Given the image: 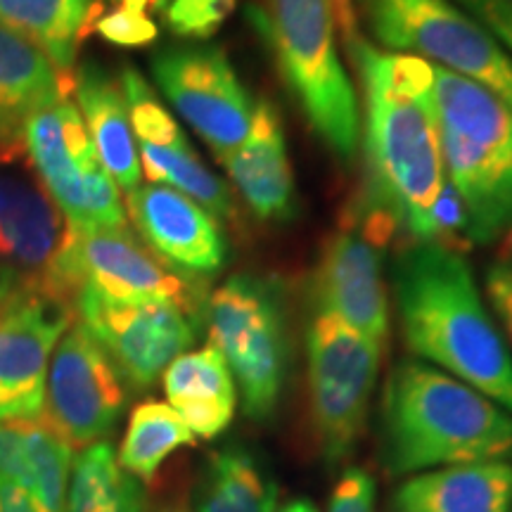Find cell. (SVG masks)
<instances>
[{
    "mask_svg": "<svg viewBox=\"0 0 512 512\" xmlns=\"http://www.w3.org/2000/svg\"><path fill=\"white\" fill-rule=\"evenodd\" d=\"M363 95L366 188L354 216L384 247L396 235L422 242L446 185L434 67L418 55L382 50L358 34L344 43Z\"/></svg>",
    "mask_w": 512,
    "mask_h": 512,
    "instance_id": "6da1fadb",
    "label": "cell"
},
{
    "mask_svg": "<svg viewBox=\"0 0 512 512\" xmlns=\"http://www.w3.org/2000/svg\"><path fill=\"white\" fill-rule=\"evenodd\" d=\"M394 297L411 354L512 415V354L465 256L434 242H408L394 261Z\"/></svg>",
    "mask_w": 512,
    "mask_h": 512,
    "instance_id": "7a4b0ae2",
    "label": "cell"
},
{
    "mask_svg": "<svg viewBox=\"0 0 512 512\" xmlns=\"http://www.w3.org/2000/svg\"><path fill=\"white\" fill-rule=\"evenodd\" d=\"M382 441L394 475L503 460L512 415L430 363L403 361L384 387Z\"/></svg>",
    "mask_w": 512,
    "mask_h": 512,
    "instance_id": "3957f363",
    "label": "cell"
},
{
    "mask_svg": "<svg viewBox=\"0 0 512 512\" xmlns=\"http://www.w3.org/2000/svg\"><path fill=\"white\" fill-rule=\"evenodd\" d=\"M434 67L446 181L467 211V242L489 245L512 228V110L463 76Z\"/></svg>",
    "mask_w": 512,
    "mask_h": 512,
    "instance_id": "277c9868",
    "label": "cell"
},
{
    "mask_svg": "<svg viewBox=\"0 0 512 512\" xmlns=\"http://www.w3.org/2000/svg\"><path fill=\"white\" fill-rule=\"evenodd\" d=\"M249 12L268 34L278 72L313 133L349 164L361 145V112L339 57L335 0H268L266 15Z\"/></svg>",
    "mask_w": 512,
    "mask_h": 512,
    "instance_id": "5b68a950",
    "label": "cell"
},
{
    "mask_svg": "<svg viewBox=\"0 0 512 512\" xmlns=\"http://www.w3.org/2000/svg\"><path fill=\"white\" fill-rule=\"evenodd\" d=\"M211 347L226 358L247 418L264 422L285 389L290 339L278 280L238 273L216 287L204 306Z\"/></svg>",
    "mask_w": 512,
    "mask_h": 512,
    "instance_id": "8992f818",
    "label": "cell"
},
{
    "mask_svg": "<svg viewBox=\"0 0 512 512\" xmlns=\"http://www.w3.org/2000/svg\"><path fill=\"white\" fill-rule=\"evenodd\" d=\"M375 46L418 55L512 110V53L453 0H354Z\"/></svg>",
    "mask_w": 512,
    "mask_h": 512,
    "instance_id": "52a82bcc",
    "label": "cell"
},
{
    "mask_svg": "<svg viewBox=\"0 0 512 512\" xmlns=\"http://www.w3.org/2000/svg\"><path fill=\"white\" fill-rule=\"evenodd\" d=\"M50 285L74 306L76 292H93L121 304L171 302L204 318L207 280L190 278L152 252L131 228H69Z\"/></svg>",
    "mask_w": 512,
    "mask_h": 512,
    "instance_id": "ba28073f",
    "label": "cell"
},
{
    "mask_svg": "<svg viewBox=\"0 0 512 512\" xmlns=\"http://www.w3.org/2000/svg\"><path fill=\"white\" fill-rule=\"evenodd\" d=\"M309 406L318 448L328 463L347 460L363 437L380 375L382 344L330 313H311L306 330Z\"/></svg>",
    "mask_w": 512,
    "mask_h": 512,
    "instance_id": "9c48e42d",
    "label": "cell"
},
{
    "mask_svg": "<svg viewBox=\"0 0 512 512\" xmlns=\"http://www.w3.org/2000/svg\"><path fill=\"white\" fill-rule=\"evenodd\" d=\"M24 152L69 228L81 233L126 228L117 183L100 164L86 124L67 98L31 117Z\"/></svg>",
    "mask_w": 512,
    "mask_h": 512,
    "instance_id": "30bf717a",
    "label": "cell"
},
{
    "mask_svg": "<svg viewBox=\"0 0 512 512\" xmlns=\"http://www.w3.org/2000/svg\"><path fill=\"white\" fill-rule=\"evenodd\" d=\"M72 323L74 306L53 285L0 271V422L43 415L50 358Z\"/></svg>",
    "mask_w": 512,
    "mask_h": 512,
    "instance_id": "8fae6325",
    "label": "cell"
},
{
    "mask_svg": "<svg viewBox=\"0 0 512 512\" xmlns=\"http://www.w3.org/2000/svg\"><path fill=\"white\" fill-rule=\"evenodd\" d=\"M159 91L219 164L245 143L254 105L233 62L216 46H178L150 62Z\"/></svg>",
    "mask_w": 512,
    "mask_h": 512,
    "instance_id": "7c38bea8",
    "label": "cell"
},
{
    "mask_svg": "<svg viewBox=\"0 0 512 512\" xmlns=\"http://www.w3.org/2000/svg\"><path fill=\"white\" fill-rule=\"evenodd\" d=\"M74 316L131 389L152 387L192 347L204 320L171 302L121 304L93 292L74 294Z\"/></svg>",
    "mask_w": 512,
    "mask_h": 512,
    "instance_id": "4fadbf2b",
    "label": "cell"
},
{
    "mask_svg": "<svg viewBox=\"0 0 512 512\" xmlns=\"http://www.w3.org/2000/svg\"><path fill=\"white\" fill-rule=\"evenodd\" d=\"M126 406V384L110 356L76 320L53 351L43 418L74 448L102 441Z\"/></svg>",
    "mask_w": 512,
    "mask_h": 512,
    "instance_id": "5bb4252c",
    "label": "cell"
},
{
    "mask_svg": "<svg viewBox=\"0 0 512 512\" xmlns=\"http://www.w3.org/2000/svg\"><path fill=\"white\" fill-rule=\"evenodd\" d=\"M382 249L351 221L332 233L311 273V309L330 313L373 342H387L389 304L382 278Z\"/></svg>",
    "mask_w": 512,
    "mask_h": 512,
    "instance_id": "9a60e30c",
    "label": "cell"
},
{
    "mask_svg": "<svg viewBox=\"0 0 512 512\" xmlns=\"http://www.w3.org/2000/svg\"><path fill=\"white\" fill-rule=\"evenodd\" d=\"M138 238L171 268L209 280L226 266L228 242L221 223L183 192L166 185H138L126 195Z\"/></svg>",
    "mask_w": 512,
    "mask_h": 512,
    "instance_id": "2e32d148",
    "label": "cell"
},
{
    "mask_svg": "<svg viewBox=\"0 0 512 512\" xmlns=\"http://www.w3.org/2000/svg\"><path fill=\"white\" fill-rule=\"evenodd\" d=\"M69 226L41 183L0 162V271L50 285Z\"/></svg>",
    "mask_w": 512,
    "mask_h": 512,
    "instance_id": "e0dca14e",
    "label": "cell"
},
{
    "mask_svg": "<svg viewBox=\"0 0 512 512\" xmlns=\"http://www.w3.org/2000/svg\"><path fill=\"white\" fill-rule=\"evenodd\" d=\"M230 181L259 221L283 223L294 216V176L287 155L285 126L273 102L254 105L249 133L226 162Z\"/></svg>",
    "mask_w": 512,
    "mask_h": 512,
    "instance_id": "ac0fdd59",
    "label": "cell"
},
{
    "mask_svg": "<svg viewBox=\"0 0 512 512\" xmlns=\"http://www.w3.org/2000/svg\"><path fill=\"white\" fill-rule=\"evenodd\" d=\"M74 91L50 57L0 24V162H19L34 114Z\"/></svg>",
    "mask_w": 512,
    "mask_h": 512,
    "instance_id": "d6986e66",
    "label": "cell"
},
{
    "mask_svg": "<svg viewBox=\"0 0 512 512\" xmlns=\"http://www.w3.org/2000/svg\"><path fill=\"white\" fill-rule=\"evenodd\" d=\"M74 93L100 164L128 195L140 185L143 169L121 83L102 64L83 62L74 72Z\"/></svg>",
    "mask_w": 512,
    "mask_h": 512,
    "instance_id": "ffe728a7",
    "label": "cell"
},
{
    "mask_svg": "<svg viewBox=\"0 0 512 512\" xmlns=\"http://www.w3.org/2000/svg\"><path fill=\"white\" fill-rule=\"evenodd\" d=\"M512 465L505 460L451 465L406 479L394 512H510Z\"/></svg>",
    "mask_w": 512,
    "mask_h": 512,
    "instance_id": "44dd1931",
    "label": "cell"
},
{
    "mask_svg": "<svg viewBox=\"0 0 512 512\" xmlns=\"http://www.w3.org/2000/svg\"><path fill=\"white\" fill-rule=\"evenodd\" d=\"M164 394L197 439L211 441L235 418L238 387L216 347L185 351L164 370Z\"/></svg>",
    "mask_w": 512,
    "mask_h": 512,
    "instance_id": "7402d4cb",
    "label": "cell"
},
{
    "mask_svg": "<svg viewBox=\"0 0 512 512\" xmlns=\"http://www.w3.org/2000/svg\"><path fill=\"white\" fill-rule=\"evenodd\" d=\"M100 8V0H0V24L41 48L74 83L76 53Z\"/></svg>",
    "mask_w": 512,
    "mask_h": 512,
    "instance_id": "603a6c76",
    "label": "cell"
},
{
    "mask_svg": "<svg viewBox=\"0 0 512 512\" xmlns=\"http://www.w3.org/2000/svg\"><path fill=\"white\" fill-rule=\"evenodd\" d=\"M195 512H275L278 486L249 451L211 453L197 491Z\"/></svg>",
    "mask_w": 512,
    "mask_h": 512,
    "instance_id": "cb8c5ba5",
    "label": "cell"
},
{
    "mask_svg": "<svg viewBox=\"0 0 512 512\" xmlns=\"http://www.w3.org/2000/svg\"><path fill=\"white\" fill-rule=\"evenodd\" d=\"M67 512H145V491L119 465L110 441H95L74 458Z\"/></svg>",
    "mask_w": 512,
    "mask_h": 512,
    "instance_id": "d4e9b609",
    "label": "cell"
},
{
    "mask_svg": "<svg viewBox=\"0 0 512 512\" xmlns=\"http://www.w3.org/2000/svg\"><path fill=\"white\" fill-rule=\"evenodd\" d=\"M195 444L197 437L169 403L143 401L128 418L117 460L138 482H152L178 448Z\"/></svg>",
    "mask_w": 512,
    "mask_h": 512,
    "instance_id": "484cf974",
    "label": "cell"
},
{
    "mask_svg": "<svg viewBox=\"0 0 512 512\" xmlns=\"http://www.w3.org/2000/svg\"><path fill=\"white\" fill-rule=\"evenodd\" d=\"M140 169L150 178V183L166 185L183 192L192 202H197L214 216L216 221L235 219L233 192L214 171L202 164L188 140L181 145H145L138 143Z\"/></svg>",
    "mask_w": 512,
    "mask_h": 512,
    "instance_id": "4316f807",
    "label": "cell"
},
{
    "mask_svg": "<svg viewBox=\"0 0 512 512\" xmlns=\"http://www.w3.org/2000/svg\"><path fill=\"white\" fill-rule=\"evenodd\" d=\"M155 8L176 36L209 38L233 12L235 0H157Z\"/></svg>",
    "mask_w": 512,
    "mask_h": 512,
    "instance_id": "83f0119b",
    "label": "cell"
},
{
    "mask_svg": "<svg viewBox=\"0 0 512 512\" xmlns=\"http://www.w3.org/2000/svg\"><path fill=\"white\" fill-rule=\"evenodd\" d=\"M93 31L119 48H145L159 36L157 24L147 17V12L119 8V5L107 12L100 8L93 19Z\"/></svg>",
    "mask_w": 512,
    "mask_h": 512,
    "instance_id": "f1b7e54d",
    "label": "cell"
},
{
    "mask_svg": "<svg viewBox=\"0 0 512 512\" xmlns=\"http://www.w3.org/2000/svg\"><path fill=\"white\" fill-rule=\"evenodd\" d=\"M377 486L368 470L349 467L330 496L328 512H375Z\"/></svg>",
    "mask_w": 512,
    "mask_h": 512,
    "instance_id": "f546056e",
    "label": "cell"
},
{
    "mask_svg": "<svg viewBox=\"0 0 512 512\" xmlns=\"http://www.w3.org/2000/svg\"><path fill=\"white\" fill-rule=\"evenodd\" d=\"M486 297L512 349V261H498L486 271Z\"/></svg>",
    "mask_w": 512,
    "mask_h": 512,
    "instance_id": "4dcf8cb0",
    "label": "cell"
},
{
    "mask_svg": "<svg viewBox=\"0 0 512 512\" xmlns=\"http://www.w3.org/2000/svg\"><path fill=\"white\" fill-rule=\"evenodd\" d=\"M512 53V5L505 0H453Z\"/></svg>",
    "mask_w": 512,
    "mask_h": 512,
    "instance_id": "1f68e13d",
    "label": "cell"
},
{
    "mask_svg": "<svg viewBox=\"0 0 512 512\" xmlns=\"http://www.w3.org/2000/svg\"><path fill=\"white\" fill-rule=\"evenodd\" d=\"M0 512H46L22 486L0 482Z\"/></svg>",
    "mask_w": 512,
    "mask_h": 512,
    "instance_id": "d6a6232c",
    "label": "cell"
},
{
    "mask_svg": "<svg viewBox=\"0 0 512 512\" xmlns=\"http://www.w3.org/2000/svg\"><path fill=\"white\" fill-rule=\"evenodd\" d=\"M275 512H318V508L311 501H306V498H294V501L285 503L283 508H278Z\"/></svg>",
    "mask_w": 512,
    "mask_h": 512,
    "instance_id": "836d02e7",
    "label": "cell"
},
{
    "mask_svg": "<svg viewBox=\"0 0 512 512\" xmlns=\"http://www.w3.org/2000/svg\"><path fill=\"white\" fill-rule=\"evenodd\" d=\"M119 8H128V10H138V12H147L150 5H157V0H114Z\"/></svg>",
    "mask_w": 512,
    "mask_h": 512,
    "instance_id": "e575fe53",
    "label": "cell"
},
{
    "mask_svg": "<svg viewBox=\"0 0 512 512\" xmlns=\"http://www.w3.org/2000/svg\"><path fill=\"white\" fill-rule=\"evenodd\" d=\"M503 254L508 256V259L512 261V228L508 230V238H505V247H503Z\"/></svg>",
    "mask_w": 512,
    "mask_h": 512,
    "instance_id": "d590c367",
    "label": "cell"
},
{
    "mask_svg": "<svg viewBox=\"0 0 512 512\" xmlns=\"http://www.w3.org/2000/svg\"><path fill=\"white\" fill-rule=\"evenodd\" d=\"M505 3H508V5H512V0H505Z\"/></svg>",
    "mask_w": 512,
    "mask_h": 512,
    "instance_id": "8d00e7d4",
    "label": "cell"
},
{
    "mask_svg": "<svg viewBox=\"0 0 512 512\" xmlns=\"http://www.w3.org/2000/svg\"><path fill=\"white\" fill-rule=\"evenodd\" d=\"M174 512H185V510H174Z\"/></svg>",
    "mask_w": 512,
    "mask_h": 512,
    "instance_id": "74e56055",
    "label": "cell"
}]
</instances>
